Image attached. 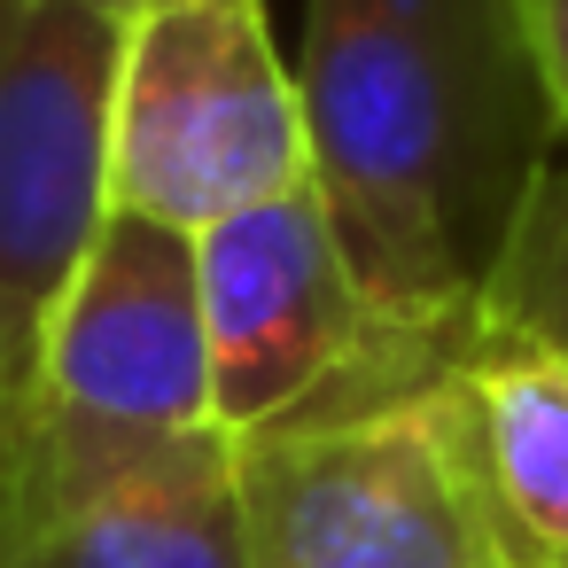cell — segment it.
Listing matches in <instances>:
<instances>
[{"label":"cell","mask_w":568,"mask_h":568,"mask_svg":"<svg viewBox=\"0 0 568 568\" xmlns=\"http://www.w3.org/2000/svg\"><path fill=\"white\" fill-rule=\"evenodd\" d=\"M296 87L312 195L366 312L459 343L560 149L521 0H312Z\"/></svg>","instance_id":"cell-1"},{"label":"cell","mask_w":568,"mask_h":568,"mask_svg":"<svg viewBox=\"0 0 568 568\" xmlns=\"http://www.w3.org/2000/svg\"><path fill=\"white\" fill-rule=\"evenodd\" d=\"M125 17L0 0V506L40 428L55 312L110 219V94Z\"/></svg>","instance_id":"cell-2"},{"label":"cell","mask_w":568,"mask_h":568,"mask_svg":"<svg viewBox=\"0 0 568 568\" xmlns=\"http://www.w3.org/2000/svg\"><path fill=\"white\" fill-rule=\"evenodd\" d=\"M195 428H219L195 234L110 211L48 335L40 428L0 506V552L71 490Z\"/></svg>","instance_id":"cell-3"},{"label":"cell","mask_w":568,"mask_h":568,"mask_svg":"<svg viewBox=\"0 0 568 568\" xmlns=\"http://www.w3.org/2000/svg\"><path fill=\"white\" fill-rule=\"evenodd\" d=\"M288 187H312V133L265 0L125 9L110 94V211L211 234L219 219Z\"/></svg>","instance_id":"cell-4"},{"label":"cell","mask_w":568,"mask_h":568,"mask_svg":"<svg viewBox=\"0 0 568 568\" xmlns=\"http://www.w3.org/2000/svg\"><path fill=\"white\" fill-rule=\"evenodd\" d=\"M250 568H506L444 382L234 436Z\"/></svg>","instance_id":"cell-5"},{"label":"cell","mask_w":568,"mask_h":568,"mask_svg":"<svg viewBox=\"0 0 568 568\" xmlns=\"http://www.w3.org/2000/svg\"><path fill=\"white\" fill-rule=\"evenodd\" d=\"M195 265L211 327V420L226 436L327 413L366 374L382 320L366 312L312 187L219 219L195 234Z\"/></svg>","instance_id":"cell-6"},{"label":"cell","mask_w":568,"mask_h":568,"mask_svg":"<svg viewBox=\"0 0 568 568\" xmlns=\"http://www.w3.org/2000/svg\"><path fill=\"white\" fill-rule=\"evenodd\" d=\"M444 397L506 568H568V358L475 320L444 366Z\"/></svg>","instance_id":"cell-7"},{"label":"cell","mask_w":568,"mask_h":568,"mask_svg":"<svg viewBox=\"0 0 568 568\" xmlns=\"http://www.w3.org/2000/svg\"><path fill=\"white\" fill-rule=\"evenodd\" d=\"M0 568H250L234 436H172L48 506Z\"/></svg>","instance_id":"cell-8"},{"label":"cell","mask_w":568,"mask_h":568,"mask_svg":"<svg viewBox=\"0 0 568 568\" xmlns=\"http://www.w3.org/2000/svg\"><path fill=\"white\" fill-rule=\"evenodd\" d=\"M483 320L521 327L568 358V141L514 211V234L483 281Z\"/></svg>","instance_id":"cell-9"},{"label":"cell","mask_w":568,"mask_h":568,"mask_svg":"<svg viewBox=\"0 0 568 568\" xmlns=\"http://www.w3.org/2000/svg\"><path fill=\"white\" fill-rule=\"evenodd\" d=\"M521 24H529V55H537L552 125H560V141H568V0H521Z\"/></svg>","instance_id":"cell-10"},{"label":"cell","mask_w":568,"mask_h":568,"mask_svg":"<svg viewBox=\"0 0 568 568\" xmlns=\"http://www.w3.org/2000/svg\"><path fill=\"white\" fill-rule=\"evenodd\" d=\"M87 9H110V17H125V9H141V0H87Z\"/></svg>","instance_id":"cell-11"}]
</instances>
